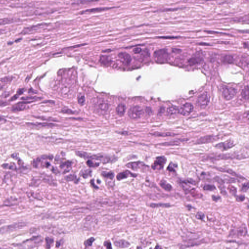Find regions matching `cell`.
I'll return each instance as SVG.
<instances>
[{"label": "cell", "mask_w": 249, "mask_h": 249, "mask_svg": "<svg viewBox=\"0 0 249 249\" xmlns=\"http://www.w3.org/2000/svg\"><path fill=\"white\" fill-rule=\"evenodd\" d=\"M200 44V45H209V44H207V43H204H204H200V44Z\"/></svg>", "instance_id": "obj_59"}, {"label": "cell", "mask_w": 249, "mask_h": 249, "mask_svg": "<svg viewBox=\"0 0 249 249\" xmlns=\"http://www.w3.org/2000/svg\"><path fill=\"white\" fill-rule=\"evenodd\" d=\"M92 171L90 169H87L85 170H83L81 173V175L84 178H87V177H89L91 175Z\"/></svg>", "instance_id": "obj_38"}, {"label": "cell", "mask_w": 249, "mask_h": 249, "mask_svg": "<svg viewBox=\"0 0 249 249\" xmlns=\"http://www.w3.org/2000/svg\"><path fill=\"white\" fill-rule=\"evenodd\" d=\"M45 240H46V244L47 248L48 249H50L51 248L52 245L53 244L54 240L52 238H48H48H46Z\"/></svg>", "instance_id": "obj_39"}, {"label": "cell", "mask_w": 249, "mask_h": 249, "mask_svg": "<svg viewBox=\"0 0 249 249\" xmlns=\"http://www.w3.org/2000/svg\"><path fill=\"white\" fill-rule=\"evenodd\" d=\"M85 102V99L84 95H81L78 97V103L81 106L83 105Z\"/></svg>", "instance_id": "obj_43"}, {"label": "cell", "mask_w": 249, "mask_h": 249, "mask_svg": "<svg viewBox=\"0 0 249 249\" xmlns=\"http://www.w3.org/2000/svg\"><path fill=\"white\" fill-rule=\"evenodd\" d=\"M155 249H162L159 246H157L155 247Z\"/></svg>", "instance_id": "obj_60"}, {"label": "cell", "mask_w": 249, "mask_h": 249, "mask_svg": "<svg viewBox=\"0 0 249 249\" xmlns=\"http://www.w3.org/2000/svg\"><path fill=\"white\" fill-rule=\"evenodd\" d=\"M152 135L158 137H169V136H174L177 134L170 132H154L151 134Z\"/></svg>", "instance_id": "obj_25"}, {"label": "cell", "mask_w": 249, "mask_h": 249, "mask_svg": "<svg viewBox=\"0 0 249 249\" xmlns=\"http://www.w3.org/2000/svg\"><path fill=\"white\" fill-rule=\"evenodd\" d=\"M113 8V7H99V8H92V9H89L84 10V11H82L81 12V13H79V14H85V13L97 12L102 11L109 10V9H112V8Z\"/></svg>", "instance_id": "obj_16"}, {"label": "cell", "mask_w": 249, "mask_h": 249, "mask_svg": "<svg viewBox=\"0 0 249 249\" xmlns=\"http://www.w3.org/2000/svg\"><path fill=\"white\" fill-rule=\"evenodd\" d=\"M105 246L106 247L107 249H112L111 244L109 241H106L105 243Z\"/></svg>", "instance_id": "obj_51"}, {"label": "cell", "mask_w": 249, "mask_h": 249, "mask_svg": "<svg viewBox=\"0 0 249 249\" xmlns=\"http://www.w3.org/2000/svg\"><path fill=\"white\" fill-rule=\"evenodd\" d=\"M210 99L208 94L203 93L198 96L197 99V103L201 108H205L209 103Z\"/></svg>", "instance_id": "obj_7"}, {"label": "cell", "mask_w": 249, "mask_h": 249, "mask_svg": "<svg viewBox=\"0 0 249 249\" xmlns=\"http://www.w3.org/2000/svg\"><path fill=\"white\" fill-rule=\"evenodd\" d=\"M102 175L106 178L109 179H113L114 178V174L112 172H104L102 173Z\"/></svg>", "instance_id": "obj_36"}, {"label": "cell", "mask_w": 249, "mask_h": 249, "mask_svg": "<svg viewBox=\"0 0 249 249\" xmlns=\"http://www.w3.org/2000/svg\"><path fill=\"white\" fill-rule=\"evenodd\" d=\"M212 198H213V200H214V201H217L218 200H220V197H216V196H213V197H212Z\"/></svg>", "instance_id": "obj_56"}, {"label": "cell", "mask_w": 249, "mask_h": 249, "mask_svg": "<svg viewBox=\"0 0 249 249\" xmlns=\"http://www.w3.org/2000/svg\"><path fill=\"white\" fill-rule=\"evenodd\" d=\"M17 21L18 20H17L16 19L11 18L1 19H0V25L10 24Z\"/></svg>", "instance_id": "obj_23"}, {"label": "cell", "mask_w": 249, "mask_h": 249, "mask_svg": "<svg viewBox=\"0 0 249 249\" xmlns=\"http://www.w3.org/2000/svg\"><path fill=\"white\" fill-rule=\"evenodd\" d=\"M41 97H23L21 98V100H23V101L21 102L22 103L25 104H27L30 103L31 102L36 101L37 100H40L41 99Z\"/></svg>", "instance_id": "obj_17"}, {"label": "cell", "mask_w": 249, "mask_h": 249, "mask_svg": "<svg viewBox=\"0 0 249 249\" xmlns=\"http://www.w3.org/2000/svg\"><path fill=\"white\" fill-rule=\"evenodd\" d=\"M87 164L89 167H97L99 165V164L98 162H95L90 160L87 161Z\"/></svg>", "instance_id": "obj_40"}, {"label": "cell", "mask_w": 249, "mask_h": 249, "mask_svg": "<svg viewBox=\"0 0 249 249\" xmlns=\"http://www.w3.org/2000/svg\"><path fill=\"white\" fill-rule=\"evenodd\" d=\"M203 60L202 57H200V56H196L191 58L188 61V63L190 65H194L202 63L203 61Z\"/></svg>", "instance_id": "obj_18"}, {"label": "cell", "mask_w": 249, "mask_h": 249, "mask_svg": "<svg viewBox=\"0 0 249 249\" xmlns=\"http://www.w3.org/2000/svg\"><path fill=\"white\" fill-rule=\"evenodd\" d=\"M221 92L222 97L226 100L232 99L236 96L237 93V91L236 89L233 87L227 86H223L222 87Z\"/></svg>", "instance_id": "obj_3"}, {"label": "cell", "mask_w": 249, "mask_h": 249, "mask_svg": "<svg viewBox=\"0 0 249 249\" xmlns=\"http://www.w3.org/2000/svg\"><path fill=\"white\" fill-rule=\"evenodd\" d=\"M160 184L162 188L164 189L166 191H170L172 189V186L170 184L167 183V182L165 180L161 181Z\"/></svg>", "instance_id": "obj_27"}, {"label": "cell", "mask_w": 249, "mask_h": 249, "mask_svg": "<svg viewBox=\"0 0 249 249\" xmlns=\"http://www.w3.org/2000/svg\"><path fill=\"white\" fill-rule=\"evenodd\" d=\"M143 114V110L139 106L131 107L128 111V115L132 119L140 118Z\"/></svg>", "instance_id": "obj_5"}, {"label": "cell", "mask_w": 249, "mask_h": 249, "mask_svg": "<svg viewBox=\"0 0 249 249\" xmlns=\"http://www.w3.org/2000/svg\"><path fill=\"white\" fill-rule=\"evenodd\" d=\"M126 109V106L124 104H120L117 106V109H116V112H117V114L120 117L123 116L125 113Z\"/></svg>", "instance_id": "obj_20"}, {"label": "cell", "mask_w": 249, "mask_h": 249, "mask_svg": "<svg viewBox=\"0 0 249 249\" xmlns=\"http://www.w3.org/2000/svg\"><path fill=\"white\" fill-rule=\"evenodd\" d=\"M61 112L62 113H66V114H73L74 113V112L73 111L68 109H63L61 111Z\"/></svg>", "instance_id": "obj_46"}, {"label": "cell", "mask_w": 249, "mask_h": 249, "mask_svg": "<svg viewBox=\"0 0 249 249\" xmlns=\"http://www.w3.org/2000/svg\"><path fill=\"white\" fill-rule=\"evenodd\" d=\"M193 106L189 103H186L178 109V113L183 116H188L193 111Z\"/></svg>", "instance_id": "obj_6"}, {"label": "cell", "mask_w": 249, "mask_h": 249, "mask_svg": "<svg viewBox=\"0 0 249 249\" xmlns=\"http://www.w3.org/2000/svg\"><path fill=\"white\" fill-rule=\"evenodd\" d=\"M248 188H249L248 182H246V184H244L243 185L242 188H241V191H244V192H246V191H247L248 190Z\"/></svg>", "instance_id": "obj_47"}, {"label": "cell", "mask_w": 249, "mask_h": 249, "mask_svg": "<svg viewBox=\"0 0 249 249\" xmlns=\"http://www.w3.org/2000/svg\"><path fill=\"white\" fill-rule=\"evenodd\" d=\"M216 168L218 170L220 171L221 172H226V173H228V174H231L232 175L234 176L238 177V178H242V177H241L240 176L236 174V172H234V171L232 170L231 169L222 168Z\"/></svg>", "instance_id": "obj_26"}, {"label": "cell", "mask_w": 249, "mask_h": 249, "mask_svg": "<svg viewBox=\"0 0 249 249\" xmlns=\"http://www.w3.org/2000/svg\"><path fill=\"white\" fill-rule=\"evenodd\" d=\"M45 25H44V24H39V25H36L31 26L29 27L25 28L21 32V34H26L33 33V32H35L36 30H38V29H39L40 28H42L43 26Z\"/></svg>", "instance_id": "obj_13"}, {"label": "cell", "mask_w": 249, "mask_h": 249, "mask_svg": "<svg viewBox=\"0 0 249 249\" xmlns=\"http://www.w3.org/2000/svg\"><path fill=\"white\" fill-rule=\"evenodd\" d=\"M245 197L243 195H239L236 197V200L238 202H243L245 200Z\"/></svg>", "instance_id": "obj_48"}, {"label": "cell", "mask_w": 249, "mask_h": 249, "mask_svg": "<svg viewBox=\"0 0 249 249\" xmlns=\"http://www.w3.org/2000/svg\"><path fill=\"white\" fill-rule=\"evenodd\" d=\"M95 240V239L93 238H90L87 240L85 242V245L86 246H90L93 244V243Z\"/></svg>", "instance_id": "obj_45"}, {"label": "cell", "mask_w": 249, "mask_h": 249, "mask_svg": "<svg viewBox=\"0 0 249 249\" xmlns=\"http://www.w3.org/2000/svg\"><path fill=\"white\" fill-rule=\"evenodd\" d=\"M203 188L204 190H207V191H213L216 189L215 186L211 184H205L203 186Z\"/></svg>", "instance_id": "obj_42"}, {"label": "cell", "mask_w": 249, "mask_h": 249, "mask_svg": "<svg viewBox=\"0 0 249 249\" xmlns=\"http://www.w3.org/2000/svg\"><path fill=\"white\" fill-rule=\"evenodd\" d=\"M126 166L133 170L135 171L143 170L146 169V167H148V166L141 162H130L126 164Z\"/></svg>", "instance_id": "obj_11"}, {"label": "cell", "mask_w": 249, "mask_h": 249, "mask_svg": "<svg viewBox=\"0 0 249 249\" xmlns=\"http://www.w3.org/2000/svg\"><path fill=\"white\" fill-rule=\"evenodd\" d=\"M219 138L218 136L214 135H207L200 138L196 142L197 144H203L206 143H212L214 141H216Z\"/></svg>", "instance_id": "obj_12"}, {"label": "cell", "mask_w": 249, "mask_h": 249, "mask_svg": "<svg viewBox=\"0 0 249 249\" xmlns=\"http://www.w3.org/2000/svg\"><path fill=\"white\" fill-rule=\"evenodd\" d=\"M223 61L226 63L231 64V63H233L234 61V59L233 56H230V55H226L223 58Z\"/></svg>", "instance_id": "obj_32"}, {"label": "cell", "mask_w": 249, "mask_h": 249, "mask_svg": "<svg viewBox=\"0 0 249 249\" xmlns=\"http://www.w3.org/2000/svg\"><path fill=\"white\" fill-rule=\"evenodd\" d=\"M24 90V89H20V90L17 92V95H22L23 93V92H24V90Z\"/></svg>", "instance_id": "obj_55"}, {"label": "cell", "mask_w": 249, "mask_h": 249, "mask_svg": "<svg viewBox=\"0 0 249 249\" xmlns=\"http://www.w3.org/2000/svg\"><path fill=\"white\" fill-rule=\"evenodd\" d=\"M26 104L22 103L21 102H19L12 107V110L13 111H18V112L23 111L26 108Z\"/></svg>", "instance_id": "obj_21"}, {"label": "cell", "mask_w": 249, "mask_h": 249, "mask_svg": "<svg viewBox=\"0 0 249 249\" xmlns=\"http://www.w3.org/2000/svg\"><path fill=\"white\" fill-rule=\"evenodd\" d=\"M230 234L238 236H245L247 235V229L245 226H239L232 230Z\"/></svg>", "instance_id": "obj_10"}, {"label": "cell", "mask_w": 249, "mask_h": 249, "mask_svg": "<svg viewBox=\"0 0 249 249\" xmlns=\"http://www.w3.org/2000/svg\"><path fill=\"white\" fill-rule=\"evenodd\" d=\"M2 166L4 168L8 169H11V170H16V166L14 163L3 164Z\"/></svg>", "instance_id": "obj_33"}, {"label": "cell", "mask_w": 249, "mask_h": 249, "mask_svg": "<svg viewBox=\"0 0 249 249\" xmlns=\"http://www.w3.org/2000/svg\"><path fill=\"white\" fill-rule=\"evenodd\" d=\"M154 57L157 62H166L169 59L168 53L166 49L159 50L154 52Z\"/></svg>", "instance_id": "obj_4"}, {"label": "cell", "mask_w": 249, "mask_h": 249, "mask_svg": "<svg viewBox=\"0 0 249 249\" xmlns=\"http://www.w3.org/2000/svg\"><path fill=\"white\" fill-rule=\"evenodd\" d=\"M181 50H180L178 49H175V48H174V49H172V52L173 53H179L180 52Z\"/></svg>", "instance_id": "obj_57"}, {"label": "cell", "mask_w": 249, "mask_h": 249, "mask_svg": "<svg viewBox=\"0 0 249 249\" xmlns=\"http://www.w3.org/2000/svg\"><path fill=\"white\" fill-rule=\"evenodd\" d=\"M166 162V159L164 156H160L156 158L154 163L152 165V168L154 170H161L163 168Z\"/></svg>", "instance_id": "obj_9"}, {"label": "cell", "mask_w": 249, "mask_h": 249, "mask_svg": "<svg viewBox=\"0 0 249 249\" xmlns=\"http://www.w3.org/2000/svg\"><path fill=\"white\" fill-rule=\"evenodd\" d=\"M0 249H2V248H0Z\"/></svg>", "instance_id": "obj_63"}, {"label": "cell", "mask_w": 249, "mask_h": 249, "mask_svg": "<svg viewBox=\"0 0 249 249\" xmlns=\"http://www.w3.org/2000/svg\"><path fill=\"white\" fill-rule=\"evenodd\" d=\"M26 226V224L23 222L14 223L13 224L4 226L0 229L1 234H7L11 233L18 230L21 229Z\"/></svg>", "instance_id": "obj_2"}, {"label": "cell", "mask_w": 249, "mask_h": 249, "mask_svg": "<svg viewBox=\"0 0 249 249\" xmlns=\"http://www.w3.org/2000/svg\"><path fill=\"white\" fill-rule=\"evenodd\" d=\"M133 52L135 54H140L142 52V49H141V48H135V49H133Z\"/></svg>", "instance_id": "obj_49"}, {"label": "cell", "mask_w": 249, "mask_h": 249, "mask_svg": "<svg viewBox=\"0 0 249 249\" xmlns=\"http://www.w3.org/2000/svg\"><path fill=\"white\" fill-rule=\"evenodd\" d=\"M91 184H92V186H94V187H95V188H98V187H97L96 185H95V184H94V183H93V180H91Z\"/></svg>", "instance_id": "obj_58"}, {"label": "cell", "mask_w": 249, "mask_h": 249, "mask_svg": "<svg viewBox=\"0 0 249 249\" xmlns=\"http://www.w3.org/2000/svg\"><path fill=\"white\" fill-rule=\"evenodd\" d=\"M12 157L13 158V159H18L19 158V155L17 153H14L11 155Z\"/></svg>", "instance_id": "obj_53"}, {"label": "cell", "mask_w": 249, "mask_h": 249, "mask_svg": "<svg viewBox=\"0 0 249 249\" xmlns=\"http://www.w3.org/2000/svg\"><path fill=\"white\" fill-rule=\"evenodd\" d=\"M180 143V140H174V141H171V142H169L162 143L160 144L165 146H176V145H179Z\"/></svg>", "instance_id": "obj_34"}, {"label": "cell", "mask_w": 249, "mask_h": 249, "mask_svg": "<svg viewBox=\"0 0 249 249\" xmlns=\"http://www.w3.org/2000/svg\"><path fill=\"white\" fill-rule=\"evenodd\" d=\"M115 245L117 247L120 248H127L130 246V243L128 241L124 240H119L117 241H115L114 243Z\"/></svg>", "instance_id": "obj_19"}, {"label": "cell", "mask_w": 249, "mask_h": 249, "mask_svg": "<svg viewBox=\"0 0 249 249\" xmlns=\"http://www.w3.org/2000/svg\"><path fill=\"white\" fill-rule=\"evenodd\" d=\"M26 124L29 126H41V127L52 126L55 125L53 124L47 123H26Z\"/></svg>", "instance_id": "obj_22"}, {"label": "cell", "mask_w": 249, "mask_h": 249, "mask_svg": "<svg viewBox=\"0 0 249 249\" xmlns=\"http://www.w3.org/2000/svg\"><path fill=\"white\" fill-rule=\"evenodd\" d=\"M65 179L68 181H74L76 182L77 180V176L75 175H70L65 177Z\"/></svg>", "instance_id": "obj_41"}, {"label": "cell", "mask_w": 249, "mask_h": 249, "mask_svg": "<svg viewBox=\"0 0 249 249\" xmlns=\"http://www.w3.org/2000/svg\"><path fill=\"white\" fill-rule=\"evenodd\" d=\"M158 38H160V39H177V38H178V37H171V36H168V37H158Z\"/></svg>", "instance_id": "obj_52"}, {"label": "cell", "mask_w": 249, "mask_h": 249, "mask_svg": "<svg viewBox=\"0 0 249 249\" xmlns=\"http://www.w3.org/2000/svg\"><path fill=\"white\" fill-rule=\"evenodd\" d=\"M234 142L232 139H229L224 142L218 143L215 146V147L221 151L227 150L234 146Z\"/></svg>", "instance_id": "obj_8"}, {"label": "cell", "mask_w": 249, "mask_h": 249, "mask_svg": "<svg viewBox=\"0 0 249 249\" xmlns=\"http://www.w3.org/2000/svg\"><path fill=\"white\" fill-rule=\"evenodd\" d=\"M71 163L69 162H65L61 164L60 167L61 168L64 169L65 172H68L70 170Z\"/></svg>", "instance_id": "obj_30"}, {"label": "cell", "mask_w": 249, "mask_h": 249, "mask_svg": "<svg viewBox=\"0 0 249 249\" xmlns=\"http://www.w3.org/2000/svg\"><path fill=\"white\" fill-rule=\"evenodd\" d=\"M3 120H5V119H3V117L0 116V121H3Z\"/></svg>", "instance_id": "obj_61"}, {"label": "cell", "mask_w": 249, "mask_h": 249, "mask_svg": "<svg viewBox=\"0 0 249 249\" xmlns=\"http://www.w3.org/2000/svg\"><path fill=\"white\" fill-rule=\"evenodd\" d=\"M118 57L122 61L124 64H129L131 61V56L128 53L126 52L120 53L118 54Z\"/></svg>", "instance_id": "obj_14"}, {"label": "cell", "mask_w": 249, "mask_h": 249, "mask_svg": "<svg viewBox=\"0 0 249 249\" xmlns=\"http://www.w3.org/2000/svg\"><path fill=\"white\" fill-rule=\"evenodd\" d=\"M2 30H0V34H1V33H2Z\"/></svg>", "instance_id": "obj_62"}, {"label": "cell", "mask_w": 249, "mask_h": 249, "mask_svg": "<svg viewBox=\"0 0 249 249\" xmlns=\"http://www.w3.org/2000/svg\"><path fill=\"white\" fill-rule=\"evenodd\" d=\"M100 62L101 63L105 65H108L112 62L111 58L108 56H101L100 59Z\"/></svg>", "instance_id": "obj_24"}, {"label": "cell", "mask_w": 249, "mask_h": 249, "mask_svg": "<svg viewBox=\"0 0 249 249\" xmlns=\"http://www.w3.org/2000/svg\"><path fill=\"white\" fill-rule=\"evenodd\" d=\"M12 79V77H6L3 79H0V87L1 85H2V87H3V85H5L8 83L11 82Z\"/></svg>", "instance_id": "obj_31"}, {"label": "cell", "mask_w": 249, "mask_h": 249, "mask_svg": "<svg viewBox=\"0 0 249 249\" xmlns=\"http://www.w3.org/2000/svg\"><path fill=\"white\" fill-rule=\"evenodd\" d=\"M151 207H170V205L168 203H152L150 205Z\"/></svg>", "instance_id": "obj_35"}, {"label": "cell", "mask_w": 249, "mask_h": 249, "mask_svg": "<svg viewBox=\"0 0 249 249\" xmlns=\"http://www.w3.org/2000/svg\"><path fill=\"white\" fill-rule=\"evenodd\" d=\"M205 32H206L207 33H210V34H224V35H229V34H226V33H220V32H215V31H204Z\"/></svg>", "instance_id": "obj_50"}, {"label": "cell", "mask_w": 249, "mask_h": 249, "mask_svg": "<svg viewBox=\"0 0 249 249\" xmlns=\"http://www.w3.org/2000/svg\"><path fill=\"white\" fill-rule=\"evenodd\" d=\"M177 167V165L176 164L173 163V162H171L170 164H169L167 168V170L170 172H175Z\"/></svg>", "instance_id": "obj_37"}, {"label": "cell", "mask_w": 249, "mask_h": 249, "mask_svg": "<svg viewBox=\"0 0 249 249\" xmlns=\"http://www.w3.org/2000/svg\"><path fill=\"white\" fill-rule=\"evenodd\" d=\"M167 114L169 115H172L176 114L178 113V108L177 107L171 106L169 107L167 110Z\"/></svg>", "instance_id": "obj_29"}, {"label": "cell", "mask_w": 249, "mask_h": 249, "mask_svg": "<svg viewBox=\"0 0 249 249\" xmlns=\"http://www.w3.org/2000/svg\"><path fill=\"white\" fill-rule=\"evenodd\" d=\"M19 95L17 94L16 95H14L11 99H10V101H14V100H16L18 98Z\"/></svg>", "instance_id": "obj_54"}, {"label": "cell", "mask_w": 249, "mask_h": 249, "mask_svg": "<svg viewBox=\"0 0 249 249\" xmlns=\"http://www.w3.org/2000/svg\"><path fill=\"white\" fill-rule=\"evenodd\" d=\"M93 107L96 113L102 115L107 112L109 108V104L104 99L98 98L93 101Z\"/></svg>", "instance_id": "obj_1"}, {"label": "cell", "mask_w": 249, "mask_h": 249, "mask_svg": "<svg viewBox=\"0 0 249 249\" xmlns=\"http://www.w3.org/2000/svg\"><path fill=\"white\" fill-rule=\"evenodd\" d=\"M196 217L197 219L202 220H204V218H205V215L203 213L199 212L197 213V214L196 215Z\"/></svg>", "instance_id": "obj_44"}, {"label": "cell", "mask_w": 249, "mask_h": 249, "mask_svg": "<svg viewBox=\"0 0 249 249\" xmlns=\"http://www.w3.org/2000/svg\"><path fill=\"white\" fill-rule=\"evenodd\" d=\"M130 176H132V177H135L136 176V175L133 174L132 173L128 171H124V172H121L117 175V180H121L123 179L127 178Z\"/></svg>", "instance_id": "obj_15"}, {"label": "cell", "mask_w": 249, "mask_h": 249, "mask_svg": "<svg viewBox=\"0 0 249 249\" xmlns=\"http://www.w3.org/2000/svg\"><path fill=\"white\" fill-rule=\"evenodd\" d=\"M249 86L247 85L243 90L241 95L243 98L245 100H248L249 99Z\"/></svg>", "instance_id": "obj_28"}]
</instances>
